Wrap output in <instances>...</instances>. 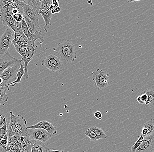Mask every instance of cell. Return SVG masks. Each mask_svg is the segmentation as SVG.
<instances>
[{
	"label": "cell",
	"mask_w": 154,
	"mask_h": 152,
	"mask_svg": "<svg viewBox=\"0 0 154 152\" xmlns=\"http://www.w3.org/2000/svg\"><path fill=\"white\" fill-rule=\"evenodd\" d=\"M57 51L60 59L67 63H72L76 59L75 45L71 42H61L57 45Z\"/></svg>",
	"instance_id": "cell-1"
},
{
	"label": "cell",
	"mask_w": 154,
	"mask_h": 152,
	"mask_svg": "<svg viewBox=\"0 0 154 152\" xmlns=\"http://www.w3.org/2000/svg\"><path fill=\"white\" fill-rule=\"evenodd\" d=\"M27 52L26 54L23 57H22L21 60L24 61L25 63V74L23 76L24 80L29 79L28 71V65L31 60L35 57L39 56L40 55L46 52L47 49L42 47L41 43L35 44L33 46H29L26 48Z\"/></svg>",
	"instance_id": "cell-2"
},
{
	"label": "cell",
	"mask_w": 154,
	"mask_h": 152,
	"mask_svg": "<svg viewBox=\"0 0 154 152\" xmlns=\"http://www.w3.org/2000/svg\"><path fill=\"white\" fill-rule=\"evenodd\" d=\"M43 67L54 73H60L65 69L60 57L54 54L48 55L41 62Z\"/></svg>",
	"instance_id": "cell-3"
},
{
	"label": "cell",
	"mask_w": 154,
	"mask_h": 152,
	"mask_svg": "<svg viewBox=\"0 0 154 152\" xmlns=\"http://www.w3.org/2000/svg\"><path fill=\"white\" fill-rule=\"evenodd\" d=\"M22 60H18V61L14 66L9 67L5 70L3 73L0 76V77L3 79L2 85L7 86L9 84L15 81L17 79V74L20 68V64Z\"/></svg>",
	"instance_id": "cell-4"
},
{
	"label": "cell",
	"mask_w": 154,
	"mask_h": 152,
	"mask_svg": "<svg viewBox=\"0 0 154 152\" xmlns=\"http://www.w3.org/2000/svg\"><path fill=\"white\" fill-rule=\"evenodd\" d=\"M92 75L95 87L98 90L107 87L109 84V74L98 69L95 72H93Z\"/></svg>",
	"instance_id": "cell-5"
},
{
	"label": "cell",
	"mask_w": 154,
	"mask_h": 152,
	"mask_svg": "<svg viewBox=\"0 0 154 152\" xmlns=\"http://www.w3.org/2000/svg\"><path fill=\"white\" fill-rule=\"evenodd\" d=\"M14 32L9 28H8L5 31L0 38V55L5 54L8 52V49L11 47L13 38Z\"/></svg>",
	"instance_id": "cell-6"
},
{
	"label": "cell",
	"mask_w": 154,
	"mask_h": 152,
	"mask_svg": "<svg viewBox=\"0 0 154 152\" xmlns=\"http://www.w3.org/2000/svg\"><path fill=\"white\" fill-rule=\"evenodd\" d=\"M28 131L30 138L32 140L45 143L51 138V135H50L49 132L43 129H29Z\"/></svg>",
	"instance_id": "cell-7"
},
{
	"label": "cell",
	"mask_w": 154,
	"mask_h": 152,
	"mask_svg": "<svg viewBox=\"0 0 154 152\" xmlns=\"http://www.w3.org/2000/svg\"><path fill=\"white\" fill-rule=\"evenodd\" d=\"M18 60L11 56L8 52L4 54L0 58V76L5 70L14 66L17 63Z\"/></svg>",
	"instance_id": "cell-8"
},
{
	"label": "cell",
	"mask_w": 154,
	"mask_h": 152,
	"mask_svg": "<svg viewBox=\"0 0 154 152\" xmlns=\"http://www.w3.org/2000/svg\"><path fill=\"white\" fill-rule=\"evenodd\" d=\"M0 20L4 27H8L14 32V21L13 15L2 7H0Z\"/></svg>",
	"instance_id": "cell-9"
},
{
	"label": "cell",
	"mask_w": 154,
	"mask_h": 152,
	"mask_svg": "<svg viewBox=\"0 0 154 152\" xmlns=\"http://www.w3.org/2000/svg\"><path fill=\"white\" fill-rule=\"evenodd\" d=\"M16 123V134L20 136H29L28 131L27 129V121L21 115L14 116Z\"/></svg>",
	"instance_id": "cell-10"
},
{
	"label": "cell",
	"mask_w": 154,
	"mask_h": 152,
	"mask_svg": "<svg viewBox=\"0 0 154 152\" xmlns=\"http://www.w3.org/2000/svg\"><path fill=\"white\" fill-rule=\"evenodd\" d=\"M136 152H154V135L144 137Z\"/></svg>",
	"instance_id": "cell-11"
},
{
	"label": "cell",
	"mask_w": 154,
	"mask_h": 152,
	"mask_svg": "<svg viewBox=\"0 0 154 152\" xmlns=\"http://www.w3.org/2000/svg\"><path fill=\"white\" fill-rule=\"evenodd\" d=\"M41 129L48 131L50 135L56 134L57 133L56 128L53 126L52 124L46 121H41L33 126L27 127V129Z\"/></svg>",
	"instance_id": "cell-12"
},
{
	"label": "cell",
	"mask_w": 154,
	"mask_h": 152,
	"mask_svg": "<svg viewBox=\"0 0 154 152\" xmlns=\"http://www.w3.org/2000/svg\"><path fill=\"white\" fill-rule=\"evenodd\" d=\"M23 15H25L32 21H33L36 26H39V14L34 10L33 8L28 5L25 4L23 7Z\"/></svg>",
	"instance_id": "cell-13"
},
{
	"label": "cell",
	"mask_w": 154,
	"mask_h": 152,
	"mask_svg": "<svg viewBox=\"0 0 154 152\" xmlns=\"http://www.w3.org/2000/svg\"><path fill=\"white\" fill-rule=\"evenodd\" d=\"M23 15L24 20L26 21V24L27 25L29 30L32 34H41L42 33V29L40 26H36L35 24L31 20L29 19L28 17L25 15Z\"/></svg>",
	"instance_id": "cell-14"
},
{
	"label": "cell",
	"mask_w": 154,
	"mask_h": 152,
	"mask_svg": "<svg viewBox=\"0 0 154 152\" xmlns=\"http://www.w3.org/2000/svg\"><path fill=\"white\" fill-rule=\"evenodd\" d=\"M39 14H41L45 21V26H44V32L47 33L50 26V23L51 20L52 14L51 11L49 10L40 11Z\"/></svg>",
	"instance_id": "cell-15"
},
{
	"label": "cell",
	"mask_w": 154,
	"mask_h": 152,
	"mask_svg": "<svg viewBox=\"0 0 154 152\" xmlns=\"http://www.w3.org/2000/svg\"><path fill=\"white\" fill-rule=\"evenodd\" d=\"M10 121L9 125L8 126V138L11 137L14 135H17L16 134V123H15V119H14V115L12 112H10Z\"/></svg>",
	"instance_id": "cell-16"
},
{
	"label": "cell",
	"mask_w": 154,
	"mask_h": 152,
	"mask_svg": "<svg viewBox=\"0 0 154 152\" xmlns=\"http://www.w3.org/2000/svg\"><path fill=\"white\" fill-rule=\"evenodd\" d=\"M32 141L29 136H21L16 143L19 146V150L22 152L26 147L32 143Z\"/></svg>",
	"instance_id": "cell-17"
},
{
	"label": "cell",
	"mask_w": 154,
	"mask_h": 152,
	"mask_svg": "<svg viewBox=\"0 0 154 152\" xmlns=\"http://www.w3.org/2000/svg\"><path fill=\"white\" fill-rule=\"evenodd\" d=\"M49 149L43 142L33 140L31 152H48Z\"/></svg>",
	"instance_id": "cell-18"
},
{
	"label": "cell",
	"mask_w": 154,
	"mask_h": 152,
	"mask_svg": "<svg viewBox=\"0 0 154 152\" xmlns=\"http://www.w3.org/2000/svg\"><path fill=\"white\" fill-rule=\"evenodd\" d=\"M9 90V86L0 85V105H4L8 100V96L7 92Z\"/></svg>",
	"instance_id": "cell-19"
},
{
	"label": "cell",
	"mask_w": 154,
	"mask_h": 152,
	"mask_svg": "<svg viewBox=\"0 0 154 152\" xmlns=\"http://www.w3.org/2000/svg\"><path fill=\"white\" fill-rule=\"evenodd\" d=\"M148 96V101L145 103V107L151 109L154 107V89H147L144 91Z\"/></svg>",
	"instance_id": "cell-20"
},
{
	"label": "cell",
	"mask_w": 154,
	"mask_h": 152,
	"mask_svg": "<svg viewBox=\"0 0 154 152\" xmlns=\"http://www.w3.org/2000/svg\"><path fill=\"white\" fill-rule=\"evenodd\" d=\"M25 4L31 7L37 13L39 14L41 8V3L42 1L41 0H26L24 1Z\"/></svg>",
	"instance_id": "cell-21"
},
{
	"label": "cell",
	"mask_w": 154,
	"mask_h": 152,
	"mask_svg": "<svg viewBox=\"0 0 154 152\" xmlns=\"http://www.w3.org/2000/svg\"><path fill=\"white\" fill-rule=\"evenodd\" d=\"M25 66L21 63L20 64V68L19 69V71L17 74V79L15 81L13 82L12 83L9 84L7 85L8 86H12L14 87L16 85L17 83H20L21 82V79L23 77V76H24L25 74Z\"/></svg>",
	"instance_id": "cell-22"
},
{
	"label": "cell",
	"mask_w": 154,
	"mask_h": 152,
	"mask_svg": "<svg viewBox=\"0 0 154 152\" xmlns=\"http://www.w3.org/2000/svg\"><path fill=\"white\" fill-rule=\"evenodd\" d=\"M143 128L147 129L148 130V136L154 135V119H151L144 124Z\"/></svg>",
	"instance_id": "cell-23"
},
{
	"label": "cell",
	"mask_w": 154,
	"mask_h": 152,
	"mask_svg": "<svg viewBox=\"0 0 154 152\" xmlns=\"http://www.w3.org/2000/svg\"><path fill=\"white\" fill-rule=\"evenodd\" d=\"M144 137L140 135L138 136V138L136 142H135L134 145H131V147H128V150L130 152H136L137 150L138 149V147H140V144H141L143 140H144Z\"/></svg>",
	"instance_id": "cell-24"
},
{
	"label": "cell",
	"mask_w": 154,
	"mask_h": 152,
	"mask_svg": "<svg viewBox=\"0 0 154 152\" xmlns=\"http://www.w3.org/2000/svg\"><path fill=\"white\" fill-rule=\"evenodd\" d=\"M91 130L94 132L96 134V135L100 138L101 139L102 138H107V136L106 135V134L100 128L97 127L96 126L91 127L89 128Z\"/></svg>",
	"instance_id": "cell-25"
},
{
	"label": "cell",
	"mask_w": 154,
	"mask_h": 152,
	"mask_svg": "<svg viewBox=\"0 0 154 152\" xmlns=\"http://www.w3.org/2000/svg\"><path fill=\"white\" fill-rule=\"evenodd\" d=\"M85 134L89 138L91 141H96L100 139V137H98L96 133L91 130L90 129H88L85 132Z\"/></svg>",
	"instance_id": "cell-26"
},
{
	"label": "cell",
	"mask_w": 154,
	"mask_h": 152,
	"mask_svg": "<svg viewBox=\"0 0 154 152\" xmlns=\"http://www.w3.org/2000/svg\"><path fill=\"white\" fill-rule=\"evenodd\" d=\"M136 101L138 104H144L148 101V95L143 91L140 95L137 97Z\"/></svg>",
	"instance_id": "cell-27"
},
{
	"label": "cell",
	"mask_w": 154,
	"mask_h": 152,
	"mask_svg": "<svg viewBox=\"0 0 154 152\" xmlns=\"http://www.w3.org/2000/svg\"><path fill=\"white\" fill-rule=\"evenodd\" d=\"M12 44L14 45L16 51L22 56V57H23L26 55L27 52V50L26 48H22V47H19L14 41L12 42Z\"/></svg>",
	"instance_id": "cell-28"
},
{
	"label": "cell",
	"mask_w": 154,
	"mask_h": 152,
	"mask_svg": "<svg viewBox=\"0 0 154 152\" xmlns=\"http://www.w3.org/2000/svg\"><path fill=\"white\" fill-rule=\"evenodd\" d=\"M14 33H19V34L22 35L24 37L27 38L25 35L23 33V29H22V23H20V22H18L17 21H14Z\"/></svg>",
	"instance_id": "cell-29"
},
{
	"label": "cell",
	"mask_w": 154,
	"mask_h": 152,
	"mask_svg": "<svg viewBox=\"0 0 154 152\" xmlns=\"http://www.w3.org/2000/svg\"><path fill=\"white\" fill-rule=\"evenodd\" d=\"M52 4V1L43 0L42 1L40 11L49 10L50 6Z\"/></svg>",
	"instance_id": "cell-30"
},
{
	"label": "cell",
	"mask_w": 154,
	"mask_h": 152,
	"mask_svg": "<svg viewBox=\"0 0 154 152\" xmlns=\"http://www.w3.org/2000/svg\"><path fill=\"white\" fill-rule=\"evenodd\" d=\"M20 136H20V135H14L11 136V137L8 138V144L7 147H9L11 145L17 143V141L19 140Z\"/></svg>",
	"instance_id": "cell-31"
},
{
	"label": "cell",
	"mask_w": 154,
	"mask_h": 152,
	"mask_svg": "<svg viewBox=\"0 0 154 152\" xmlns=\"http://www.w3.org/2000/svg\"><path fill=\"white\" fill-rule=\"evenodd\" d=\"M27 38L24 37L19 33H14V37L13 41L14 42H24L27 40Z\"/></svg>",
	"instance_id": "cell-32"
},
{
	"label": "cell",
	"mask_w": 154,
	"mask_h": 152,
	"mask_svg": "<svg viewBox=\"0 0 154 152\" xmlns=\"http://www.w3.org/2000/svg\"><path fill=\"white\" fill-rule=\"evenodd\" d=\"M8 125L7 123L2 127L0 128V142L8 133Z\"/></svg>",
	"instance_id": "cell-33"
},
{
	"label": "cell",
	"mask_w": 154,
	"mask_h": 152,
	"mask_svg": "<svg viewBox=\"0 0 154 152\" xmlns=\"http://www.w3.org/2000/svg\"><path fill=\"white\" fill-rule=\"evenodd\" d=\"M6 123V119L5 115L2 112L0 111V128L3 126Z\"/></svg>",
	"instance_id": "cell-34"
},
{
	"label": "cell",
	"mask_w": 154,
	"mask_h": 152,
	"mask_svg": "<svg viewBox=\"0 0 154 152\" xmlns=\"http://www.w3.org/2000/svg\"><path fill=\"white\" fill-rule=\"evenodd\" d=\"M13 17L15 21L20 22V23H22L24 19L23 15L21 13H19L18 14H15V15H13Z\"/></svg>",
	"instance_id": "cell-35"
},
{
	"label": "cell",
	"mask_w": 154,
	"mask_h": 152,
	"mask_svg": "<svg viewBox=\"0 0 154 152\" xmlns=\"http://www.w3.org/2000/svg\"><path fill=\"white\" fill-rule=\"evenodd\" d=\"M14 1H5V0H1L0 1V7H5L13 3Z\"/></svg>",
	"instance_id": "cell-36"
},
{
	"label": "cell",
	"mask_w": 154,
	"mask_h": 152,
	"mask_svg": "<svg viewBox=\"0 0 154 152\" xmlns=\"http://www.w3.org/2000/svg\"><path fill=\"white\" fill-rule=\"evenodd\" d=\"M32 145H33V141H32V143H31L30 144H29L27 147H26L22 152H31Z\"/></svg>",
	"instance_id": "cell-37"
},
{
	"label": "cell",
	"mask_w": 154,
	"mask_h": 152,
	"mask_svg": "<svg viewBox=\"0 0 154 152\" xmlns=\"http://www.w3.org/2000/svg\"><path fill=\"white\" fill-rule=\"evenodd\" d=\"M94 116L97 119H100V120L102 119V114L100 111H97L95 112V113H94Z\"/></svg>",
	"instance_id": "cell-38"
},
{
	"label": "cell",
	"mask_w": 154,
	"mask_h": 152,
	"mask_svg": "<svg viewBox=\"0 0 154 152\" xmlns=\"http://www.w3.org/2000/svg\"><path fill=\"white\" fill-rule=\"evenodd\" d=\"M52 5L54 6L56 8L59 7L58 1H56V0H54V1H52Z\"/></svg>",
	"instance_id": "cell-39"
},
{
	"label": "cell",
	"mask_w": 154,
	"mask_h": 152,
	"mask_svg": "<svg viewBox=\"0 0 154 152\" xmlns=\"http://www.w3.org/2000/svg\"><path fill=\"white\" fill-rule=\"evenodd\" d=\"M48 152H65L64 150L60 151V150H53L49 148L48 149Z\"/></svg>",
	"instance_id": "cell-40"
},
{
	"label": "cell",
	"mask_w": 154,
	"mask_h": 152,
	"mask_svg": "<svg viewBox=\"0 0 154 152\" xmlns=\"http://www.w3.org/2000/svg\"><path fill=\"white\" fill-rule=\"evenodd\" d=\"M55 9L56 13H59V12H60L61 11V8H60L59 7H57L55 8Z\"/></svg>",
	"instance_id": "cell-41"
},
{
	"label": "cell",
	"mask_w": 154,
	"mask_h": 152,
	"mask_svg": "<svg viewBox=\"0 0 154 152\" xmlns=\"http://www.w3.org/2000/svg\"><path fill=\"white\" fill-rule=\"evenodd\" d=\"M56 7L54 6L52 4L51 5V6H50L49 10H50V11H51L53 10V9H54Z\"/></svg>",
	"instance_id": "cell-42"
},
{
	"label": "cell",
	"mask_w": 154,
	"mask_h": 152,
	"mask_svg": "<svg viewBox=\"0 0 154 152\" xmlns=\"http://www.w3.org/2000/svg\"><path fill=\"white\" fill-rule=\"evenodd\" d=\"M21 152L20 150H11L8 151L7 152Z\"/></svg>",
	"instance_id": "cell-43"
},
{
	"label": "cell",
	"mask_w": 154,
	"mask_h": 152,
	"mask_svg": "<svg viewBox=\"0 0 154 152\" xmlns=\"http://www.w3.org/2000/svg\"><path fill=\"white\" fill-rule=\"evenodd\" d=\"M3 82V81L2 79L0 77V85L2 84Z\"/></svg>",
	"instance_id": "cell-44"
},
{
	"label": "cell",
	"mask_w": 154,
	"mask_h": 152,
	"mask_svg": "<svg viewBox=\"0 0 154 152\" xmlns=\"http://www.w3.org/2000/svg\"><path fill=\"white\" fill-rule=\"evenodd\" d=\"M139 1H128L129 2H139Z\"/></svg>",
	"instance_id": "cell-45"
}]
</instances>
